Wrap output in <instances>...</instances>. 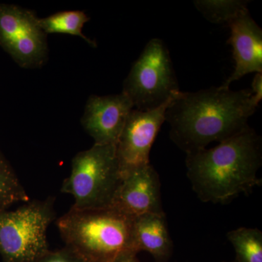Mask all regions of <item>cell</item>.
Masks as SVG:
<instances>
[{
  "instance_id": "30bf717a",
  "label": "cell",
  "mask_w": 262,
  "mask_h": 262,
  "mask_svg": "<svg viewBox=\"0 0 262 262\" xmlns=\"http://www.w3.org/2000/svg\"><path fill=\"white\" fill-rule=\"evenodd\" d=\"M134 106L124 93L111 96H91L88 100L82 125L94 144H115Z\"/></svg>"
},
{
  "instance_id": "e0dca14e",
  "label": "cell",
  "mask_w": 262,
  "mask_h": 262,
  "mask_svg": "<svg viewBox=\"0 0 262 262\" xmlns=\"http://www.w3.org/2000/svg\"><path fill=\"white\" fill-rule=\"evenodd\" d=\"M38 262H86L75 250L69 246L55 251H48Z\"/></svg>"
},
{
  "instance_id": "5bb4252c",
  "label": "cell",
  "mask_w": 262,
  "mask_h": 262,
  "mask_svg": "<svg viewBox=\"0 0 262 262\" xmlns=\"http://www.w3.org/2000/svg\"><path fill=\"white\" fill-rule=\"evenodd\" d=\"M227 239L235 252L234 262H262V232L256 228L239 227L229 231Z\"/></svg>"
},
{
  "instance_id": "2e32d148",
  "label": "cell",
  "mask_w": 262,
  "mask_h": 262,
  "mask_svg": "<svg viewBox=\"0 0 262 262\" xmlns=\"http://www.w3.org/2000/svg\"><path fill=\"white\" fill-rule=\"evenodd\" d=\"M30 201L11 165L0 151V211L18 202Z\"/></svg>"
},
{
  "instance_id": "d6986e66",
  "label": "cell",
  "mask_w": 262,
  "mask_h": 262,
  "mask_svg": "<svg viewBox=\"0 0 262 262\" xmlns=\"http://www.w3.org/2000/svg\"><path fill=\"white\" fill-rule=\"evenodd\" d=\"M110 262H140L137 257V253L128 251L121 253Z\"/></svg>"
},
{
  "instance_id": "7c38bea8",
  "label": "cell",
  "mask_w": 262,
  "mask_h": 262,
  "mask_svg": "<svg viewBox=\"0 0 262 262\" xmlns=\"http://www.w3.org/2000/svg\"><path fill=\"white\" fill-rule=\"evenodd\" d=\"M133 248L137 253H149L155 262H168L173 246L165 213H150L134 219Z\"/></svg>"
},
{
  "instance_id": "4fadbf2b",
  "label": "cell",
  "mask_w": 262,
  "mask_h": 262,
  "mask_svg": "<svg viewBox=\"0 0 262 262\" xmlns=\"http://www.w3.org/2000/svg\"><path fill=\"white\" fill-rule=\"evenodd\" d=\"M90 18L84 12H59L45 18H39V24L43 32L47 34H66L78 36L89 45L96 46V43L82 33L84 25Z\"/></svg>"
},
{
  "instance_id": "6da1fadb",
  "label": "cell",
  "mask_w": 262,
  "mask_h": 262,
  "mask_svg": "<svg viewBox=\"0 0 262 262\" xmlns=\"http://www.w3.org/2000/svg\"><path fill=\"white\" fill-rule=\"evenodd\" d=\"M257 106L251 89L232 91L221 85L180 91L167 108L165 120L170 139L188 155L242 132Z\"/></svg>"
},
{
  "instance_id": "ba28073f",
  "label": "cell",
  "mask_w": 262,
  "mask_h": 262,
  "mask_svg": "<svg viewBox=\"0 0 262 262\" xmlns=\"http://www.w3.org/2000/svg\"><path fill=\"white\" fill-rule=\"evenodd\" d=\"M174 97L155 110L141 111L134 108L130 112L116 144L121 178L150 164L151 146L165 121V112Z\"/></svg>"
},
{
  "instance_id": "277c9868",
  "label": "cell",
  "mask_w": 262,
  "mask_h": 262,
  "mask_svg": "<svg viewBox=\"0 0 262 262\" xmlns=\"http://www.w3.org/2000/svg\"><path fill=\"white\" fill-rule=\"evenodd\" d=\"M121 180L116 145L94 144L72 159L70 177L63 181L61 192L74 196L75 209L108 208Z\"/></svg>"
},
{
  "instance_id": "9a60e30c",
  "label": "cell",
  "mask_w": 262,
  "mask_h": 262,
  "mask_svg": "<svg viewBox=\"0 0 262 262\" xmlns=\"http://www.w3.org/2000/svg\"><path fill=\"white\" fill-rule=\"evenodd\" d=\"M194 5L208 21L227 26L248 10V2L237 0H196Z\"/></svg>"
},
{
  "instance_id": "8992f818",
  "label": "cell",
  "mask_w": 262,
  "mask_h": 262,
  "mask_svg": "<svg viewBox=\"0 0 262 262\" xmlns=\"http://www.w3.org/2000/svg\"><path fill=\"white\" fill-rule=\"evenodd\" d=\"M167 46L158 38L146 45L124 82L123 91L134 108L160 107L180 92Z\"/></svg>"
},
{
  "instance_id": "ffe728a7",
  "label": "cell",
  "mask_w": 262,
  "mask_h": 262,
  "mask_svg": "<svg viewBox=\"0 0 262 262\" xmlns=\"http://www.w3.org/2000/svg\"><path fill=\"white\" fill-rule=\"evenodd\" d=\"M223 262H226V261H223Z\"/></svg>"
},
{
  "instance_id": "ac0fdd59",
  "label": "cell",
  "mask_w": 262,
  "mask_h": 262,
  "mask_svg": "<svg viewBox=\"0 0 262 262\" xmlns=\"http://www.w3.org/2000/svg\"><path fill=\"white\" fill-rule=\"evenodd\" d=\"M251 91L254 102L258 106L262 98V73H256L255 75L251 84Z\"/></svg>"
},
{
  "instance_id": "9c48e42d",
  "label": "cell",
  "mask_w": 262,
  "mask_h": 262,
  "mask_svg": "<svg viewBox=\"0 0 262 262\" xmlns=\"http://www.w3.org/2000/svg\"><path fill=\"white\" fill-rule=\"evenodd\" d=\"M110 207L132 219L165 213L160 177L152 165L149 164L124 176Z\"/></svg>"
},
{
  "instance_id": "5b68a950",
  "label": "cell",
  "mask_w": 262,
  "mask_h": 262,
  "mask_svg": "<svg viewBox=\"0 0 262 262\" xmlns=\"http://www.w3.org/2000/svg\"><path fill=\"white\" fill-rule=\"evenodd\" d=\"M56 218L54 199L28 202L14 211H0L3 262H38L50 251L47 229Z\"/></svg>"
},
{
  "instance_id": "7a4b0ae2",
  "label": "cell",
  "mask_w": 262,
  "mask_h": 262,
  "mask_svg": "<svg viewBox=\"0 0 262 262\" xmlns=\"http://www.w3.org/2000/svg\"><path fill=\"white\" fill-rule=\"evenodd\" d=\"M261 138L248 127L211 149L187 155V175L193 191L204 203H229L261 184Z\"/></svg>"
},
{
  "instance_id": "8fae6325",
  "label": "cell",
  "mask_w": 262,
  "mask_h": 262,
  "mask_svg": "<svg viewBox=\"0 0 262 262\" xmlns=\"http://www.w3.org/2000/svg\"><path fill=\"white\" fill-rule=\"evenodd\" d=\"M227 27L230 29L228 42L232 46L234 70L222 86L229 88L234 81L251 73H262V30L246 10Z\"/></svg>"
},
{
  "instance_id": "52a82bcc",
  "label": "cell",
  "mask_w": 262,
  "mask_h": 262,
  "mask_svg": "<svg viewBox=\"0 0 262 262\" xmlns=\"http://www.w3.org/2000/svg\"><path fill=\"white\" fill-rule=\"evenodd\" d=\"M0 46L20 67L39 68L48 59L46 34L31 10L0 4Z\"/></svg>"
},
{
  "instance_id": "3957f363",
  "label": "cell",
  "mask_w": 262,
  "mask_h": 262,
  "mask_svg": "<svg viewBox=\"0 0 262 262\" xmlns=\"http://www.w3.org/2000/svg\"><path fill=\"white\" fill-rule=\"evenodd\" d=\"M134 220L111 207L89 210L71 208L57 221V227L66 246L75 250L86 262H110L125 251H134Z\"/></svg>"
}]
</instances>
